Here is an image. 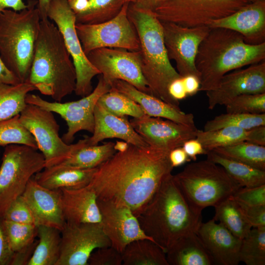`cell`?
<instances>
[{"instance_id": "1", "label": "cell", "mask_w": 265, "mask_h": 265, "mask_svg": "<svg viewBox=\"0 0 265 265\" xmlns=\"http://www.w3.org/2000/svg\"><path fill=\"white\" fill-rule=\"evenodd\" d=\"M170 152L130 144L97 167L88 185L98 199L126 205L136 216L171 173Z\"/></svg>"}, {"instance_id": "2", "label": "cell", "mask_w": 265, "mask_h": 265, "mask_svg": "<svg viewBox=\"0 0 265 265\" xmlns=\"http://www.w3.org/2000/svg\"><path fill=\"white\" fill-rule=\"evenodd\" d=\"M144 233L165 253L182 236L197 233L202 212L186 200L171 173L136 216Z\"/></svg>"}, {"instance_id": "3", "label": "cell", "mask_w": 265, "mask_h": 265, "mask_svg": "<svg viewBox=\"0 0 265 265\" xmlns=\"http://www.w3.org/2000/svg\"><path fill=\"white\" fill-rule=\"evenodd\" d=\"M27 82L42 94L60 102L75 92L76 73L62 36L54 23L41 20Z\"/></svg>"}, {"instance_id": "4", "label": "cell", "mask_w": 265, "mask_h": 265, "mask_svg": "<svg viewBox=\"0 0 265 265\" xmlns=\"http://www.w3.org/2000/svg\"><path fill=\"white\" fill-rule=\"evenodd\" d=\"M265 59V42L250 45L235 31L211 28L201 43L195 58L200 74L199 91L212 90L227 73Z\"/></svg>"}, {"instance_id": "5", "label": "cell", "mask_w": 265, "mask_h": 265, "mask_svg": "<svg viewBox=\"0 0 265 265\" xmlns=\"http://www.w3.org/2000/svg\"><path fill=\"white\" fill-rule=\"evenodd\" d=\"M128 16L138 37L141 71L152 95L179 106V101L171 97L168 89L171 82L182 77L168 57L160 21L154 12L130 3Z\"/></svg>"}, {"instance_id": "6", "label": "cell", "mask_w": 265, "mask_h": 265, "mask_svg": "<svg viewBox=\"0 0 265 265\" xmlns=\"http://www.w3.org/2000/svg\"><path fill=\"white\" fill-rule=\"evenodd\" d=\"M37 0H28L19 11H0V56L20 82H27L38 37L41 17Z\"/></svg>"}, {"instance_id": "7", "label": "cell", "mask_w": 265, "mask_h": 265, "mask_svg": "<svg viewBox=\"0 0 265 265\" xmlns=\"http://www.w3.org/2000/svg\"><path fill=\"white\" fill-rule=\"evenodd\" d=\"M173 177L189 204L200 212L214 207L241 187L221 166L208 159L188 164Z\"/></svg>"}, {"instance_id": "8", "label": "cell", "mask_w": 265, "mask_h": 265, "mask_svg": "<svg viewBox=\"0 0 265 265\" xmlns=\"http://www.w3.org/2000/svg\"><path fill=\"white\" fill-rule=\"evenodd\" d=\"M45 167L37 149L25 145L5 147L0 166V217L10 204L24 192L29 180Z\"/></svg>"}, {"instance_id": "9", "label": "cell", "mask_w": 265, "mask_h": 265, "mask_svg": "<svg viewBox=\"0 0 265 265\" xmlns=\"http://www.w3.org/2000/svg\"><path fill=\"white\" fill-rule=\"evenodd\" d=\"M22 124L34 137L38 150L43 154L45 167L59 164L79 148L87 144L86 137L76 143H66L59 135V125L53 112L27 104L20 114Z\"/></svg>"}, {"instance_id": "10", "label": "cell", "mask_w": 265, "mask_h": 265, "mask_svg": "<svg viewBox=\"0 0 265 265\" xmlns=\"http://www.w3.org/2000/svg\"><path fill=\"white\" fill-rule=\"evenodd\" d=\"M255 0H163L154 12L161 22L208 26Z\"/></svg>"}, {"instance_id": "11", "label": "cell", "mask_w": 265, "mask_h": 265, "mask_svg": "<svg viewBox=\"0 0 265 265\" xmlns=\"http://www.w3.org/2000/svg\"><path fill=\"white\" fill-rule=\"evenodd\" d=\"M47 17L60 32L74 64L76 73L75 93L81 97L93 91L92 80L99 71L89 61L82 49L76 29V17L67 0H51Z\"/></svg>"}, {"instance_id": "12", "label": "cell", "mask_w": 265, "mask_h": 265, "mask_svg": "<svg viewBox=\"0 0 265 265\" xmlns=\"http://www.w3.org/2000/svg\"><path fill=\"white\" fill-rule=\"evenodd\" d=\"M110 83L101 75L93 91L88 95L75 101L61 103L51 102L40 96L28 93L26 97V104L37 106L41 108L59 114L68 126L67 132L62 140L71 143L75 134L81 131L93 133L94 128V109L99 98L111 90Z\"/></svg>"}, {"instance_id": "13", "label": "cell", "mask_w": 265, "mask_h": 265, "mask_svg": "<svg viewBox=\"0 0 265 265\" xmlns=\"http://www.w3.org/2000/svg\"><path fill=\"white\" fill-rule=\"evenodd\" d=\"M129 4L126 3L118 14L107 21L96 24H76V31L86 55L102 48L139 50L138 37L128 16Z\"/></svg>"}, {"instance_id": "14", "label": "cell", "mask_w": 265, "mask_h": 265, "mask_svg": "<svg viewBox=\"0 0 265 265\" xmlns=\"http://www.w3.org/2000/svg\"><path fill=\"white\" fill-rule=\"evenodd\" d=\"M86 56L110 83L115 80H123L140 91L152 95L141 71L138 51L102 48L90 52Z\"/></svg>"}, {"instance_id": "15", "label": "cell", "mask_w": 265, "mask_h": 265, "mask_svg": "<svg viewBox=\"0 0 265 265\" xmlns=\"http://www.w3.org/2000/svg\"><path fill=\"white\" fill-rule=\"evenodd\" d=\"M161 23L168 57L175 62L179 74L182 77L192 75L199 79L195 58L199 47L211 27L207 26L189 27L171 22Z\"/></svg>"}, {"instance_id": "16", "label": "cell", "mask_w": 265, "mask_h": 265, "mask_svg": "<svg viewBox=\"0 0 265 265\" xmlns=\"http://www.w3.org/2000/svg\"><path fill=\"white\" fill-rule=\"evenodd\" d=\"M111 245L101 223L66 222L61 231L60 252L56 265H88L95 249Z\"/></svg>"}, {"instance_id": "17", "label": "cell", "mask_w": 265, "mask_h": 265, "mask_svg": "<svg viewBox=\"0 0 265 265\" xmlns=\"http://www.w3.org/2000/svg\"><path fill=\"white\" fill-rule=\"evenodd\" d=\"M103 230L111 245L122 253L132 241L143 239L154 240L140 227L137 217L127 206L97 198Z\"/></svg>"}, {"instance_id": "18", "label": "cell", "mask_w": 265, "mask_h": 265, "mask_svg": "<svg viewBox=\"0 0 265 265\" xmlns=\"http://www.w3.org/2000/svg\"><path fill=\"white\" fill-rule=\"evenodd\" d=\"M265 93V61L239 68L224 75L217 86L206 91L208 108L224 105L235 97L248 94Z\"/></svg>"}, {"instance_id": "19", "label": "cell", "mask_w": 265, "mask_h": 265, "mask_svg": "<svg viewBox=\"0 0 265 265\" xmlns=\"http://www.w3.org/2000/svg\"><path fill=\"white\" fill-rule=\"evenodd\" d=\"M132 126L150 146L169 151L196 138V127L146 115L131 119Z\"/></svg>"}, {"instance_id": "20", "label": "cell", "mask_w": 265, "mask_h": 265, "mask_svg": "<svg viewBox=\"0 0 265 265\" xmlns=\"http://www.w3.org/2000/svg\"><path fill=\"white\" fill-rule=\"evenodd\" d=\"M211 28H225L240 34L250 45L265 42V0H255L233 14L213 21Z\"/></svg>"}, {"instance_id": "21", "label": "cell", "mask_w": 265, "mask_h": 265, "mask_svg": "<svg viewBox=\"0 0 265 265\" xmlns=\"http://www.w3.org/2000/svg\"><path fill=\"white\" fill-rule=\"evenodd\" d=\"M22 196L32 211L37 226L62 230L66 221L62 212L60 189L45 187L31 178Z\"/></svg>"}, {"instance_id": "22", "label": "cell", "mask_w": 265, "mask_h": 265, "mask_svg": "<svg viewBox=\"0 0 265 265\" xmlns=\"http://www.w3.org/2000/svg\"><path fill=\"white\" fill-rule=\"evenodd\" d=\"M197 234L213 263L220 265H237L241 239L234 236L213 218L202 223Z\"/></svg>"}, {"instance_id": "23", "label": "cell", "mask_w": 265, "mask_h": 265, "mask_svg": "<svg viewBox=\"0 0 265 265\" xmlns=\"http://www.w3.org/2000/svg\"><path fill=\"white\" fill-rule=\"evenodd\" d=\"M93 114L94 131L91 136L86 137L88 145H98L104 139L116 138L136 146H149L135 131L126 116L113 114L98 103Z\"/></svg>"}, {"instance_id": "24", "label": "cell", "mask_w": 265, "mask_h": 265, "mask_svg": "<svg viewBox=\"0 0 265 265\" xmlns=\"http://www.w3.org/2000/svg\"><path fill=\"white\" fill-rule=\"evenodd\" d=\"M110 84L111 89L126 95L137 103L145 115L163 118L187 126L196 127L193 114L183 112L179 106H173L152 95L141 91L123 80H115Z\"/></svg>"}, {"instance_id": "25", "label": "cell", "mask_w": 265, "mask_h": 265, "mask_svg": "<svg viewBox=\"0 0 265 265\" xmlns=\"http://www.w3.org/2000/svg\"><path fill=\"white\" fill-rule=\"evenodd\" d=\"M60 190L62 209L66 222H101L97 196L89 185L78 189Z\"/></svg>"}, {"instance_id": "26", "label": "cell", "mask_w": 265, "mask_h": 265, "mask_svg": "<svg viewBox=\"0 0 265 265\" xmlns=\"http://www.w3.org/2000/svg\"><path fill=\"white\" fill-rule=\"evenodd\" d=\"M97 168L80 169L58 164L37 173L35 180L51 189H78L88 186Z\"/></svg>"}, {"instance_id": "27", "label": "cell", "mask_w": 265, "mask_h": 265, "mask_svg": "<svg viewBox=\"0 0 265 265\" xmlns=\"http://www.w3.org/2000/svg\"><path fill=\"white\" fill-rule=\"evenodd\" d=\"M169 265H211L213 262L197 233L179 238L166 252Z\"/></svg>"}, {"instance_id": "28", "label": "cell", "mask_w": 265, "mask_h": 265, "mask_svg": "<svg viewBox=\"0 0 265 265\" xmlns=\"http://www.w3.org/2000/svg\"><path fill=\"white\" fill-rule=\"evenodd\" d=\"M38 242L27 265H56L60 256L61 231L38 226Z\"/></svg>"}, {"instance_id": "29", "label": "cell", "mask_w": 265, "mask_h": 265, "mask_svg": "<svg viewBox=\"0 0 265 265\" xmlns=\"http://www.w3.org/2000/svg\"><path fill=\"white\" fill-rule=\"evenodd\" d=\"M124 265H169L166 253L156 243L148 239L128 244L122 253Z\"/></svg>"}, {"instance_id": "30", "label": "cell", "mask_w": 265, "mask_h": 265, "mask_svg": "<svg viewBox=\"0 0 265 265\" xmlns=\"http://www.w3.org/2000/svg\"><path fill=\"white\" fill-rule=\"evenodd\" d=\"M206 155L207 159L221 166L241 187H255L265 184V171L225 158L212 151Z\"/></svg>"}, {"instance_id": "31", "label": "cell", "mask_w": 265, "mask_h": 265, "mask_svg": "<svg viewBox=\"0 0 265 265\" xmlns=\"http://www.w3.org/2000/svg\"><path fill=\"white\" fill-rule=\"evenodd\" d=\"M214 208L215 213L213 219L215 221L241 239L248 234L252 227L245 219L233 196L223 200Z\"/></svg>"}, {"instance_id": "32", "label": "cell", "mask_w": 265, "mask_h": 265, "mask_svg": "<svg viewBox=\"0 0 265 265\" xmlns=\"http://www.w3.org/2000/svg\"><path fill=\"white\" fill-rule=\"evenodd\" d=\"M114 143L107 142L102 145H85L74 152L61 165L76 168H97L109 159L116 152Z\"/></svg>"}, {"instance_id": "33", "label": "cell", "mask_w": 265, "mask_h": 265, "mask_svg": "<svg viewBox=\"0 0 265 265\" xmlns=\"http://www.w3.org/2000/svg\"><path fill=\"white\" fill-rule=\"evenodd\" d=\"M35 90L28 82L17 84L0 82V122L20 114L27 104V94Z\"/></svg>"}, {"instance_id": "34", "label": "cell", "mask_w": 265, "mask_h": 265, "mask_svg": "<svg viewBox=\"0 0 265 265\" xmlns=\"http://www.w3.org/2000/svg\"><path fill=\"white\" fill-rule=\"evenodd\" d=\"M129 0H85L82 9L75 14L76 24H96L115 17Z\"/></svg>"}, {"instance_id": "35", "label": "cell", "mask_w": 265, "mask_h": 265, "mask_svg": "<svg viewBox=\"0 0 265 265\" xmlns=\"http://www.w3.org/2000/svg\"><path fill=\"white\" fill-rule=\"evenodd\" d=\"M212 151L225 158L265 171V146L246 141L215 148Z\"/></svg>"}, {"instance_id": "36", "label": "cell", "mask_w": 265, "mask_h": 265, "mask_svg": "<svg viewBox=\"0 0 265 265\" xmlns=\"http://www.w3.org/2000/svg\"><path fill=\"white\" fill-rule=\"evenodd\" d=\"M247 130L237 127H226L211 131L198 130L196 138L202 144L204 149H213L245 141Z\"/></svg>"}, {"instance_id": "37", "label": "cell", "mask_w": 265, "mask_h": 265, "mask_svg": "<svg viewBox=\"0 0 265 265\" xmlns=\"http://www.w3.org/2000/svg\"><path fill=\"white\" fill-rule=\"evenodd\" d=\"M239 260L246 265H265V226L252 228L241 240Z\"/></svg>"}, {"instance_id": "38", "label": "cell", "mask_w": 265, "mask_h": 265, "mask_svg": "<svg viewBox=\"0 0 265 265\" xmlns=\"http://www.w3.org/2000/svg\"><path fill=\"white\" fill-rule=\"evenodd\" d=\"M260 126H265V113L257 114L226 113L207 121L203 131H214L226 127H237L248 130Z\"/></svg>"}, {"instance_id": "39", "label": "cell", "mask_w": 265, "mask_h": 265, "mask_svg": "<svg viewBox=\"0 0 265 265\" xmlns=\"http://www.w3.org/2000/svg\"><path fill=\"white\" fill-rule=\"evenodd\" d=\"M25 145L38 150L35 139L22 124L20 114L0 122V146Z\"/></svg>"}, {"instance_id": "40", "label": "cell", "mask_w": 265, "mask_h": 265, "mask_svg": "<svg viewBox=\"0 0 265 265\" xmlns=\"http://www.w3.org/2000/svg\"><path fill=\"white\" fill-rule=\"evenodd\" d=\"M97 103L108 112L120 116L139 118L145 113L140 106L126 95L111 89L103 95Z\"/></svg>"}, {"instance_id": "41", "label": "cell", "mask_w": 265, "mask_h": 265, "mask_svg": "<svg viewBox=\"0 0 265 265\" xmlns=\"http://www.w3.org/2000/svg\"><path fill=\"white\" fill-rule=\"evenodd\" d=\"M3 225L12 250L17 252L32 244L38 234V226L3 219Z\"/></svg>"}, {"instance_id": "42", "label": "cell", "mask_w": 265, "mask_h": 265, "mask_svg": "<svg viewBox=\"0 0 265 265\" xmlns=\"http://www.w3.org/2000/svg\"><path fill=\"white\" fill-rule=\"evenodd\" d=\"M225 106L227 113L262 114L265 113V93L238 96Z\"/></svg>"}, {"instance_id": "43", "label": "cell", "mask_w": 265, "mask_h": 265, "mask_svg": "<svg viewBox=\"0 0 265 265\" xmlns=\"http://www.w3.org/2000/svg\"><path fill=\"white\" fill-rule=\"evenodd\" d=\"M2 218L19 223L37 226L33 212L22 195L10 204Z\"/></svg>"}, {"instance_id": "44", "label": "cell", "mask_w": 265, "mask_h": 265, "mask_svg": "<svg viewBox=\"0 0 265 265\" xmlns=\"http://www.w3.org/2000/svg\"><path fill=\"white\" fill-rule=\"evenodd\" d=\"M88 265H121L122 254L111 245L95 249L91 254Z\"/></svg>"}, {"instance_id": "45", "label": "cell", "mask_w": 265, "mask_h": 265, "mask_svg": "<svg viewBox=\"0 0 265 265\" xmlns=\"http://www.w3.org/2000/svg\"><path fill=\"white\" fill-rule=\"evenodd\" d=\"M238 202L248 205H265V184L255 187H241L233 195Z\"/></svg>"}, {"instance_id": "46", "label": "cell", "mask_w": 265, "mask_h": 265, "mask_svg": "<svg viewBox=\"0 0 265 265\" xmlns=\"http://www.w3.org/2000/svg\"><path fill=\"white\" fill-rule=\"evenodd\" d=\"M237 202L252 228L265 226V205H248Z\"/></svg>"}, {"instance_id": "47", "label": "cell", "mask_w": 265, "mask_h": 265, "mask_svg": "<svg viewBox=\"0 0 265 265\" xmlns=\"http://www.w3.org/2000/svg\"><path fill=\"white\" fill-rule=\"evenodd\" d=\"M14 253L5 232L3 218L0 217V265H10Z\"/></svg>"}, {"instance_id": "48", "label": "cell", "mask_w": 265, "mask_h": 265, "mask_svg": "<svg viewBox=\"0 0 265 265\" xmlns=\"http://www.w3.org/2000/svg\"><path fill=\"white\" fill-rule=\"evenodd\" d=\"M37 242L38 240H35L28 246L14 252L10 265H27Z\"/></svg>"}, {"instance_id": "49", "label": "cell", "mask_w": 265, "mask_h": 265, "mask_svg": "<svg viewBox=\"0 0 265 265\" xmlns=\"http://www.w3.org/2000/svg\"><path fill=\"white\" fill-rule=\"evenodd\" d=\"M182 148L190 159L193 161L196 160L198 155L207 153L202 144L196 138L186 141L183 145Z\"/></svg>"}, {"instance_id": "50", "label": "cell", "mask_w": 265, "mask_h": 265, "mask_svg": "<svg viewBox=\"0 0 265 265\" xmlns=\"http://www.w3.org/2000/svg\"><path fill=\"white\" fill-rule=\"evenodd\" d=\"M246 141L265 146V126H260L247 130Z\"/></svg>"}, {"instance_id": "51", "label": "cell", "mask_w": 265, "mask_h": 265, "mask_svg": "<svg viewBox=\"0 0 265 265\" xmlns=\"http://www.w3.org/2000/svg\"><path fill=\"white\" fill-rule=\"evenodd\" d=\"M168 91L171 97L177 101L183 100L188 96L182 77L177 79L171 82L169 85Z\"/></svg>"}, {"instance_id": "52", "label": "cell", "mask_w": 265, "mask_h": 265, "mask_svg": "<svg viewBox=\"0 0 265 265\" xmlns=\"http://www.w3.org/2000/svg\"><path fill=\"white\" fill-rule=\"evenodd\" d=\"M169 159L173 167L181 166L190 160L182 147H177L170 151Z\"/></svg>"}, {"instance_id": "53", "label": "cell", "mask_w": 265, "mask_h": 265, "mask_svg": "<svg viewBox=\"0 0 265 265\" xmlns=\"http://www.w3.org/2000/svg\"><path fill=\"white\" fill-rule=\"evenodd\" d=\"M182 79L188 96L194 95L199 91L200 82L197 77L190 75L182 77Z\"/></svg>"}, {"instance_id": "54", "label": "cell", "mask_w": 265, "mask_h": 265, "mask_svg": "<svg viewBox=\"0 0 265 265\" xmlns=\"http://www.w3.org/2000/svg\"><path fill=\"white\" fill-rule=\"evenodd\" d=\"M163 0H129V3L133 7L154 12Z\"/></svg>"}, {"instance_id": "55", "label": "cell", "mask_w": 265, "mask_h": 265, "mask_svg": "<svg viewBox=\"0 0 265 265\" xmlns=\"http://www.w3.org/2000/svg\"><path fill=\"white\" fill-rule=\"evenodd\" d=\"M0 82L17 84L21 83L16 76L6 67L0 56Z\"/></svg>"}, {"instance_id": "56", "label": "cell", "mask_w": 265, "mask_h": 265, "mask_svg": "<svg viewBox=\"0 0 265 265\" xmlns=\"http://www.w3.org/2000/svg\"><path fill=\"white\" fill-rule=\"evenodd\" d=\"M27 6L23 0H0V11L7 9L19 11Z\"/></svg>"}, {"instance_id": "57", "label": "cell", "mask_w": 265, "mask_h": 265, "mask_svg": "<svg viewBox=\"0 0 265 265\" xmlns=\"http://www.w3.org/2000/svg\"><path fill=\"white\" fill-rule=\"evenodd\" d=\"M37 7L39 10L41 20L48 19L47 11L51 0H37Z\"/></svg>"}, {"instance_id": "58", "label": "cell", "mask_w": 265, "mask_h": 265, "mask_svg": "<svg viewBox=\"0 0 265 265\" xmlns=\"http://www.w3.org/2000/svg\"><path fill=\"white\" fill-rule=\"evenodd\" d=\"M130 144L126 141L121 140L116 141L114 143V149L116 152H124L128 150Z\"/></svg>"}]
</instances>
